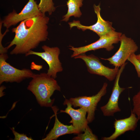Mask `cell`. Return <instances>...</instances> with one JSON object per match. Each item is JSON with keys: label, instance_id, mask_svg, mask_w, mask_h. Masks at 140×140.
<instances>
[{"label": "cell", "instance_id": "cell-1", "mask_svg": "<svg viewBox=\"0 0 140 140\" xmlns=\"http://www.w3.org/2000/svg\"><path fill=\"white\" fill-rule=\"evenodd\" d=\"M49 20L48 17L42 14L23 21L13 28L12 31L15 33V37L6 47L8 50L15 46L10 54H25L37 47L41 42L46 41Z\"/></svg>", "mask_w": 140, "mask_h": 140}, {"label": "cell", "instance_id": "cell-2", "mask_svg": "<svg viewBox=\"0 0 140 140\" xmlns=\"http://www.w3.org/2000/svg\"><path fill=\"white\" fill-rule=\"evenodd\" d=\"M27 87L35 96L41 107H52L54 99H51L56 90L60 91V87L55 79L43 73L35 74Z\"/></svg>", "mask_w": 140, "mask_h": 140}, {"label": "cell", "instance_id": "cell-3", "mask_svg": "<svg viewBox=\"0 0 140 140\" xmlns=\"http://www.w3.org/2000/svg\"><path fill=\"white\" fill-rule=\"evenodd\" d=\"M8 57L6 53L0 55V85L3 82L20 83L23 80L32 78L35 74L26 68L19 69L6 61Z\"/></svg>", "mask_w": 140, "mask_h": 140}, {"label": "cell", "instance_id": "cell-4", "mask_svg": "<svg viewBox=\"0 0 140 140\" xmlns=\"http://www.w3.org/2000/svg\"><path fill=\"white\" fill-rule=\"evenodd\" d=\"M122 34L121 32L114 31L100 37L98 40L88 45L78 47L70 46L69 49L73 51L71 57L74 58L88 51L100 48H105L108 51H111L114 48L113 45L120 41Z\"/></svg>", "mask_w": 140, "mask_h": 140}, {"label": "cell", "instance_id": "cell-5", "mask_svg": "<svg viewBox=\"0 0 140 140\" xmlns=\"http://www.w3.org/2000/svg\"><path fill=\"white\" fill-rule=\"evenodd\" d=\"M108 84L104 82L99 92L92 96H84L71 98L69 101L74 108L79 107L86 111L87 115L86 118L88 123L92 122L95 119V112L97 104L102 97L107 93Z\"/></svg>", "mask_w": 140, "mask_h": 140}, {"label": "cell", "instance_id": "cell-6", "mask_svg": "<svg viewBox=\"0 0 140 140\" xmlns=\"http://www.w3.org/2000/svg\"><path fill=\"white\" fill-rule=\"evenodd\" d=\"M42 48L44 51V52H36L31 50L26 54L25 55H34L40 57L48 65L47 74L55 79L57 77V73L62 72L63 69L59 59L60 50L58 47H51L45 45L42 46Z\"/></svg>", "mask_w": 140, "mask_h": 140}, {"label": "cell", "instance_id": "cell-7", "mask_svg": "<svg viewBox=\"0 0 140 140\" xmlns=\"http://www.w3.org/2000/svg\"><path fill=\"white\" fill-rule=\"evenodd\" d=\"M74 58L82 60L90 73L103 76L110 81L115 78L119 70L118 68H111L105 66L97 57L92 54L87 55L83 53Z\"/></svg>", "mask_w": 140, "mask_h": 140}, {"label": "cell", "instance_id": "cell-8", "mask_svg": "<svg viewBox=\"0 0 140 140\" xmlns=\"http://www.w3.org/2000/svg\"><path fill=\"white\" fill-rule=\"evenodd\" d=\"M120 41V45L117 52L111 57L108 58H101V59L109 61L110 64L115 68L121 66L128 60L132 54L138 50V47L133 39L122 34Z\"/></svg>", "mask_w": 140, "mask_h": 140}, {"label": "cell", "instance_id": "cell-9", "mask_svg": "<svg viewBox=\"0 0 140 140\" xmlns=\"http://www.w3.org/2000/svg\"><path fill=\"white\" fill-rule=\"evenodd\" d=\"M41 14L36 2L34 0H28V2L19 13H17L13 10L12 12L6 16L2 20L3 25L6 29H8L19 22Z\"/></svg>", "mask_w": 140, "mask_h": 140}, {"label": "cell", "instance_id": "cell-10", "mask_svg": "<svg viewBox=\"0 0 140 140\" xmlns=\"http://www.w3.org/2000/svg\"><path fill=\"white\" fill-rule=\"evenodd\" d=\"M93 6L97 17V20L95 24L91 25L86 26L82 24L79 21L74 20L68 23L70 28L76 27L83 31L89 30L95 32L99 37L115 31V29L112 26V22L104 20L101 17L100 13V4L97 5L94 4Z\"/></svg>", "mask_w": 140, "mask_h": 140}, {"label": "cell", "instance_id": "cell-11", "mask_svg": "<svg viewBox=\"0 0 140 140\" xmlns=\"http://www.w3.org/2000/svg\"><path fill=\"white\" fill-rule=\"evenodd\" d=\"M127 63L125 62L120 67L115 78L112 93L109 100L106 104L100 108L104 116H113L115 113L121 111L118 106L119 99L121 93L125 89L120 87L119 81L121 74Z\"/></svg>", "mask_w": 140, "mask_h": 140}, {"label": "cell", "instance_id": "cell-12", "mask_svg": "<svg viewBox=\"0 0 140 140\" xmlns=\"http://www.w3.org/2000/svg\"><path fill=\"white\" fill-rule=\"evenodd\" d=\"M63 104L66 105L67 107L64 110H60V112L67 113L71 116L72 120L70 123H72L74 128L75 134L84 132L88 124L86 117V110L83 108L78 109L73 108L69 100L66 99H65Z\"/></svg>", "mask_w": 140, "mask_h": 140}, {"label": "cell", "instance_id": "cell-13", "mask_svg": "<svg viewBox=\"0 0 140 140\" xmlns=\"http://www.w3.org/2000/svg\"><path fill=\"white\" fill-rule=\"evenodd\" d=\"M139 120L136 114L131 111V115L129 117L122 119H115L114 123V132L109 137H102V139L115 140L127 131H134L137 127Z\"/></svg>", "mask_w": 140, "mask_h": 140}, {"label": "cell", "instance_id": "cell-14", "mask_svg": "<svg viewBox=\"0 0 140 140\" xmlns=\"http://www.w3.org/2000/svg\"><path fill=\"white\" fill-rule=\"evenodd\" d=\"M55 116V123L53 128L46 137L42 140H56L60 136L67 134H75V130L72 124L65 125L58 120L57 116V112L58 109L56 106L51 107Z\"/></svg>", "mask_w": 140, "mask_h": 140}, {"label": "cell", "instance_id": "cell-15", "mask_svg": "<svg viewBox=\"0 0 140 140\" xmlns=\"http://www.w3.org/2000/svg\"><path fill=\"white\" fill-rule=\"evenodd\" d=\"M83 0H68L67 2V13L63 16L62 21L67 22L72 16L80 17L82 15L80 8L83 5Z\"/></svg>", "mask_w": 140, "mask_h": 140}, {"label": "cell", "instance_id": "cell-16", "mask_svg": "<svg viewBox=\"0 0 140 140\" xmlns=\"http://www.w3.org/2000/svg\"><path fill=\"white\" fill-rule=\"evenodd\" d=\"M38 7L43 15L47 12L51 15L55 10L53 0H40Z\"/></svg>", "mask_w": 140, "mask_h": 140}, {"label": "cell", "instance_id": "cell-17", "mask_svg": "<svg viewBox=\"0 0 140 140\" xmlns=\"http://www.w3.org/2000/svg\"><path fill=\"white\" fill-rule=\"evenodd\" d=\"M84 133L78 134V135L73 138L72 140H97V136L94 134L92 130L88 125Z\"/></svg>", "mask_w": 140, "mask_h": 140}, {"label": "cell", "instance_id": "cell-18", "mask_svg": "<svg viewBox=\"0 0 140 140\" xmlns=\"http://www.w3.org/2000/svg\"><path fill=\"white\" fill-rule=\"evenodd\" d=\"M132 100L133 108L131 111L140 120V90L133 96Z\"/></svg>", "mask_w": 140, "mask_h": 140}, {"label": "cell", "instance_id": "cell-19", "mask_svg": "<svg viewBox=\"0 0 140 140\" xmlns=\"http://www.w3.org/2000/svg\"><path fill=\"white\" fill-rule=\"evenodd\" d=\"M127 60L134 66L138 77L140 78V62L136 59L135 53L131 54L128 58Z\"/></svg>", "mask_w": 140, "mask_h": 140}, {"label": "cell", "instance_id": "cell-20", "mask_svg": "<svg viewBox=\"0 0 140 140\" xmlns=\"http://www.w3.org/2000/svg\"><path fill=\"white\" fill-rule=\"evenodd\" d=\"M3 25L2 20H0V54L6 53L8 52V50L6 47H3L2 44V41L4 37L6 34V33L9 31L8 29H6L5 32L3 34L2 33L1 29L2 25Z\"/></svg>", "mask_w": 140, "mask_h": 140}, {"label": "cell", "instance_id": "cell-21", "mask_svg": "<svg viewBox=\"0 0 140 140\" xmlns=\"http://www.w3.org/2000/svg\"><path fill=\"white\" fill-rule=\"evenodd\" d=\"M14 135V140H32L33 139L31 137H29L26 135L23 134H20L16 131L13 128H10Z\"/></svg>", "mask_w": 140, "mask_h": 140}, {"label": "cell", "instance_id": "cell-22", "mask_svg": "<svg viewBox=\"0 0 140 140\" xmlns=\"http://www.w3.org/2000/svg\"><path fill=\"white\" fill-rule=\"evenodd\" d=\"M6 87L4 86H2L0 87V97L4 96V93L3 92V90L5 89Z\"/></svg>", "mask_w": 140, "mask_h": 140}, {"label": "cell", "instance_id": "cell-23", "mask_svg": "<svg viewBox=\"0 0 140 140\" xmlns=\"http://www.w3.org/2000/svg\"><path fill=\"white\" fill-rule=\"evenodd\" d=\"M136 57L137 60L140 62V54L136 55Z\"/></svg>", "mask_w": 140, "mask_h": 140}]
</instances>
